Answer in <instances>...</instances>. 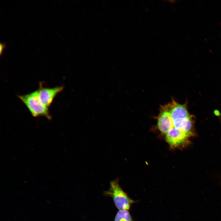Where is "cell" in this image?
<instances>
[{"mask_svg": "<svg viewBox=\"0 0 221 221\" xmlns=\"http://www.w3.org/2000/svg\"><path fill=\"white\" fill-rule=\"evenodd\" d=\"M194 117L189 113L186 103L181 104L173 99L160 106L156 117L160 131L165 135L173 129L179 130L190 135L193 128Z\"/></svg>", "mask_w": 221, "mask_h": 221, "instance_id": "1", "label": "cell"}, {"mask_svg": "<svg viewBox=\"0 0 221 221\" xmlns=\"http://www.w3.org/2000/svg\"><path fill=\"white\" fill-rule=\"evenodd\" d=\"M104 194L112 198L116 207L119 210H129L132 204L134 202L122 189L118 179L110 182L109 189L105 191Z\"/></svg>", "mask_w": 221, "mask_h": 221, "instance_id": "2", "label": "cell"}, {"mask_svg": "<svg viewBox=\"0 0 221 221\" xmlns=\"http://www.w3.org/2000/svg\"><path fill=\"white\" fill-rule=\"evenodd\" d=\"M18 97L33 116H43L49 120L51 119L48 108L41 103L37 90L28 94L18 95Z\"/></svg>", "mask_w": 221, "mask_h": 221, "instance_id": "3", "label": "cell"}, {"mask_svg": "<svg viewBox=\"0 0 221 221\" xmlns=\"http://www.w3.org/2000/svg\"><path fill=\"white\" fill-rule=\"evenodd\" d=\"M63 86L52 88L43 87L40 83L39 87L37 90L38 97L42 104L49 108L56 96L64 89Z\"/></svg>", "mask_w": 221, "mask_h": 221, "instance_id": "4", "label": "cell"}, {"mask_svg": "<svg viewBox=\"0 0 221 221\" xmlns=\"http://www.w3.org/2000/svg\"><path fill=\"white\" fill-rule=\"evenodd\" d=\"M165 139L173 148H177L184 145L188 140L190 135L180 130L169 132L165 135Z\"/></svg>", "mask_w": 221, "mask_h": 221, "instance_id": "5", "label": "cell"}, {"mask_svg": "<svg viewBox=\"0 0 221 221\" xmlns=\"http://www.w3.org/2000/svg\"><path fill=\"white\" fill-rule=\"evenodd\" d=\"M114 221H134L128 210H119Z\"/></svg>", "mask_w": 221, "mask_h": 221, "instance_id": "6", "label": "cell"}, {"mask_svg": "<svg viewBox=\"0 0 221 221\" xmlns=\"http://www.w3.org/2000/svg\"><path fill=\"white\" fill-rule=\"evenodd\" d=\"M6 47V45L3 43L0 44V55L1 56L4 50Z\"/></svg>", "mask_w": 221, "mask_h": 221, "instance_id": "7", "label": "cell"}, {"mask_svg": "<svg viewBox=\"0 0 221 221\" xmlns=\"http://www.w3.org/2000/svg\"><path fill=\"white\" fill-rule=\"evenodd\" d=\"M214 113L215 114L216 116H219L220 114V113L219 112V111L217 110L214 111Z\"/></svg>", "mask_w": 221, "mask_h": 221, "instance_id": "8", "label": "cell"}]
</instances>
